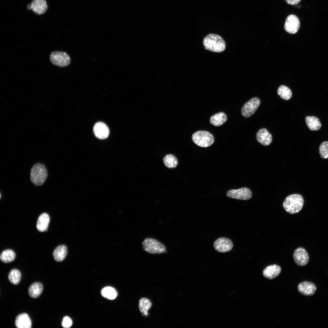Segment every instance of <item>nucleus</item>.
<instances>
[{"label":"nucleus","instance_id":"nucleus-1","mask_svg":"<svg viewBox=\"0 0 328 328\" xmlns=\"http://www.w3.org/2000/svg\"><path fill=\"white\" fill-rule=\"evenodd\" d=\"M203 44L205 49L214 52H222L226 48L223 39L215 34H210L206 36L203 39Z\"/></svg>","mask_w":328,"mask_h":328},{"label":"nucleus","instance_id":"nucleus-2","mask_svg":"<svg viewBox=\"0 0 328 328\" xmlns=\"http://www.w3.org/2000/svg\"><path fill=\"white\" fill-rule=\"evenodd\" d=\"M304 203L303 197L298 194H293L287 196L283 203V207L288 213L293 214L299 212L302 209Z\"/></svg>","mask_w":328,"mask_h":328},{"label":"nucleus","instance_id":"nucleus-3","mask_svg":"<svg viewBox=\"0 0 328 328\" xmlns=\"http://www.w3.org/2000/svg\"><path fill=\"white\" fill-rule=\"evenodd\" d=\"M47 176V170L44 164L37 163L32 167L30 172V179L35 185H42L46 181Z\"/></svg>","mask_w":328,"mask_h":328},{"label":"nucleus","instance_id":"nucleus-4","mask_svg":"<svg viewBox=\"0 0 328 328\" xmlns=\"http://www.w3.org/2000/svg\"><path fill=\"white\" fill-rule=\"evenodd\" d=\"M142 244L144 250L149 254H161L167 252L165 246L154 238H146L143 241Z\"/></svg>","mask_w":328,"mask_h":328},{"label":"nucleus","instance_id":"nucleus-5","mask_svg":"<svg viewBox=\"0 0 328 328\" xmlns=\"http://www.w3.org/2000/svg\"><path fill=\"white\" fill-rule=\"evenodd\" d=\"M192 139L196 145L202 147H207L214 142V138L210 132L205 131H199L194 133Z\"/></svg>","mask_w":328,"mask_h":328},{"label":"nucleus","instance_id":"nucleus-6","mask_svg":"<svg viewBox=\"0 0 328 328\" xmlns=\"http://www.w3.org/2000/svg\"><path fill=\"white\" fill-rule=\"evenodd\" d=\"M52 63L59 67H65L69 65L70 62V58L65 52L54 51L51 53L50 56Z\"/></svg>","mask_w":328,"mask_h":328},{"label":"nucleus","instance_id":"nucleus-7","mask_svg":"<svg viewBox=\"0 0 328 328\" xmlns=\"http://www.w3.org/2000/svg\"><path fill=\"white\" fill-rule=\"evenodd\" d=\"M261 103V100L258 97L251 98L242 107L241 110V115L245 118L251 117L255 113Z\"/></svg>","mask_w":328,"mask_h":328},{"label":"nucleus","instance_id":"nucleus-8","mask_svg":"<svg viewBox=\"0 0 328 328\" xmlns=\"http://www.w3.org/2000/svg\"><path fill=\"white\" fill-rule=\"evenodd\" d=\"M227 196L231 198L237 200H247L252 197V193L248 188L244 187L238 189L229 190L226 193Z\"/></svg>","mask_w":328,"mask_h":328},{"label":"nucleus","instance_id":"nucleus-9","mask_svg":"<svg viewBox=\"0 0 328 328\" xmlns=\"http://www.w3.org/2000/svg\"><path fill=\"white\" fill-rule=\"evenodd\" d=\"M213 245L215 250L220 253H225L231 251L233 247L232 241L225 237H221L216 240Z\"/></svg>","mask_w":328,"mask_h":328},{"label":"nucleus","instance_id":"nucleus-10","mask_svg":"<svg viewBox=\"0 0 328 328\" xmlns=\"http://www.w3.org/2000/svg\"><path fill=\"white\" fill-rule=\"evenodd\" d=\"M300 26V23L299 18L295 15L291 14L287 17L284 27L287 32L294 34L299 30Z\"/></svg>","mask_w":328,"mask_h":328},{"label":"nucleus","instance_id":"nucleus-11","mask_svg":"<svg viewBox=\"0 0 328 328\" xmlns=\"http://www.w3.org/2000/svg\"><path fill=\"white\" fill-rule=\"evenodd\" d=\"M293 258L296 263L300 266H303L308 263L309 257L305 248L299 247L296 248L293 254Z\"/></svg>","mask_w":328,"mask_h":328},{"label":"nucleus","instance_id":"nucleus-12","mask_svg":"<svg viewBox=\"0 0 328 328\" xmlns=\"http://www.w3.org/2000/svg\"><path fill=\"white\" fill-rule=\"evenodd\" d=\"M27 8L35 14L40 15L46 12L48 5L46 0H33L30 4L28 5Z\"/></svg>","mask_w":328,"mask_h":328},{"label":"nucleus","instance_id":"nucleus-13","mask_svg":"<svg viewBox=\"0 0 328 328\" xmlns=\"http://www.w3.org/2000/svg\"><path fill=\"white\" fill-rule=\"evenodd\" d=\"M297 288L299 293L306 296L313 295L317 289L316 285L313 283L309 281H304L300 282L298 285Z\"/></svg>","mask_w":328,"mask_h":328},{"label":"nucleus","instance_id":"nucleus-14","mask_svg":"<svg viewBox=\"0 0 328 328\" xmlns=\"http://www.w3.org/2000/svg\"><path fill=\"white\" fill-rule=\"evenodd\" d=\"M93 131L95 136L100 139H106L109 135V132L108 127L102 122H99L96 123L94 126Z\"/></svg>","mask_w":328,"mask_h":328},{"label":"nucleus","instance_id":"nucleus-15","mask_svg":"<svg viewBox=\"0 0 328 328\" xmlns=\"http://www.w3.org/2000/svg\"><path fill=\"white\" fill-rule=\"evenodd\" d=\"M256 138L258 142L264 146H268L272 142V135L265 128L259 129L256 134Z\"/></svg>","mask_w":328,"mask_h":328},{"label":"nucleus","instance_id":"nucleus-16","mask_svg":"<svg viewBox=\"0 0 328 328\" xmlns=\"http://www.w3.org/2000/svg\"><path fill=\"white\" fill-rule=\"evenodd\" d=\"M281 269L280 266L275 264L267 266L263 270L264 276L269 279H272L277 277L280 274Z\"/></svg>","mask_w":328,"mask_h":328},{"label":"nucleus","instance_id":"nucleus-17","mask_svg":"<svg viewBox=\"0 0 328 328\" xmlns=\"http://www.w3.org/2000/svg\"><path fill=\"white\" fill-rule=\"evenodd\" d=\"M15 324L18 328H30L32 327L31 320L26 313L20 314L16 317Z\"/></svg>","mask_w":328,"mask_h":328},{"label":"nucleus","instance_id":"nucleus-18","mask_svg":"<svg viewBox=\"0 0 328 328\" xmlns=\"http://www.w3.org/2000/svg\"><path fill=\"white\" fill-rule=\"evenodd\" d=\"M50 221V217L47 213H44L41 214L38 218L36 224V228L38 231L41 232L47 231Z\"/></svg>","mask_w":328,"mask_h":328},{"label":"nucleus","instance_id":"nucleus-19","mask_svg":"<svg viewBox=\"0 0 328 328\" xmlns=\"http://www.w3.org/2000/svg\"><path fill=\"white\" fill-rule=\"evenodd\" d=\"M67 253V247L64 245H61L55 248L53 252V256L56 261L61 262L65 259Z\"/></svg>","mask_w":328,"mask_h":328},{"label":"nucleus","instance_id":"nucleus-20","mask_svg":"<svg viewBox=\"0 0 328 328\" xmlns=\"http://www.w3.org/2000/svg\"><path fill=\"white\" fill-rule=\"evenodd\" d=\"M305 120L307 127L311 131H317L321 127L320 121L315 116H307L305 117Z\"/></svg>","mask_w":328,"mask_h":328},{"label":"nucleus","instance_id":"nucleus-21","mask_svg":"<svg viewBox=\"0 0 328 328\" xmlns=\"http://www.w3.org/2000/svg\"><path fill=\"white\" fill-rule=\"evenodd\" d=\"M227 120L226 114L223 112H220L213 115L210 118V124L215 126H219L224 124Z\"/></svg>","mask_w":328,"mask_h":328},{"label":"nucleus","instance_id":"nucleus-22","mask_svg":"<svg viewBox=\"0 0 328 328\" xmlns=\"http://www.w3.org/2000/svg\"><path fill=\"white\" fill-rule=\"evenodd\" d=\"M43 289V285L41 283L36 282L29 286L28 289V293L31 297L36 298L41 295Z\"/></svg>","mask_w":328,"mask_h":328},{"label":"nucleus","instance_id":"nucleus-23","mask_svg":"<svg viewBox=\"0 0 328 328\" xmlns=\"http://www.w3.org/2000/svg\"><path fill=\"white\" fill-rule=\"evenodd\" d=\"M152 304L150 301L146 298H142L139 301L138 307L143 316H148V311L150 309Z\"/></svg>","mask_w":328,"mask_h":328},{"label":"nucleus","instance_id":"nucleus-24","mask_svg":"<svg viewBox=\"0 0 328 328\" xmlns=\"http://www.w3.org/2000/svg\"><path fill=\"white\" fill-rule=\"evenodd\" d=\"M277 92L278 96L281 98L285 100L290 99L292 96L291 89L284 85H281L279 87Z\"/></svg>","mask_w":328,"mask_h":328},{"label":"nucleus","instance_id":"nucleus-25","mask_svg":"<svg viewBox=\"0 0 328 328\" xmlns=\"http://www.w3.org/2000/svg\"><path fill=\"white\" fill-rule=\"evenodd\" d=\"M101 293L103 297L111 300L115 299L118 295L116 290L110 286L106 287L103 289Z\"/></svg>","mask_w":328,"mask_h":328},{"label":"nucleus","instance_id":"nucleus-26","mask_svg":"<svg viewBox=\"0 0 328 328\" xmlns=\"http://www.w3.org/2000/svg\"><path fill=\"white\" fill-rule=\"evenodd\" d=\"M15 258L14 252L11 249H7L3 251L0 255V258L2 261L8 263L14 261Z\"/></svg>","mask_w":328,"mask_h":328},{"label":"nucleus","instance_id":"nucleus-27","mask_svg":"<svg viewBox=\"0 0 328 328\" xmlns=\"http://www.w3.org/2000/svg\"><path fill=\"white\" fill-rule=\"evenodd\" d=\"M21 278V273L18 269H14L12 270L8 275V278L12 284H18L20 282Z\"/></svg>","mask_w":328,"mask_h":328},{"label":"nucleus","instance_id":"nucleus-28","mask_svg":"<svg viewBox=\"0 0 328 328\" xmlns=\"http://www.w3.org/2000/svg\"><path fill=\"white\" fill-rule=\"evenodd\" d=\"M163 161L165 165L169 168L176 167L178 162L176 157L172 154H168L166 155L163 158Z\"/></svg>","mask_w":328,"mask_h":328},{"label":"nucleus","instance_id":"nucleus-29","mask_svg":"<svg viewBox=\"0 0 328 328\" xmlns=\"http://www.w3.org/2000/svg\"><path fill=\"white\" fill-rule=\"evenodd\" d=\"M319 152L321 157L323 159H328V141L322 142L319 147Z\"/></svg>","mask_w":328,"mask_h":328},{"label":"nucleus","instance_id":"nucleus-30","mask_svg":"<svg viewBox=\"0 0 328 328\" xmlns=\"http://www.w3.org/2000/svg\"><path fill=\"white\" fill-rule=\"evenodd\" d=\"M72 325V321L69 317L66 316L63 319L62 325L63 327L65 328L70 327Z\"/></svg>","mask_w":328,"mask_h":328},{"label":"nucleus","instance_id":"nucleus-31","mask_svg":"<svg viewBox=\"0 0 328 328\" xmlns=\"http://www.w3.org/2000/svg\"><path fill=\"white\" fill-rule=\"evenodd\" d=\"M286 2L290 5H295L299 3L301 0H285Z\"/></svg>","mask_w":328,"mask_h":328}]
</instances>
